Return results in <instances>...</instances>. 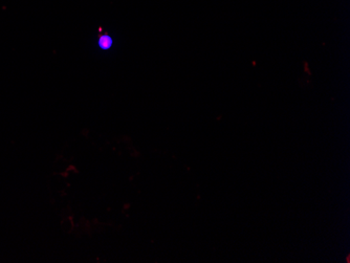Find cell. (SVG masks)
Instances as JSON below:
<instances>
[{
  "mask_svg": "<svg viewBox=\"0 0 350 263\" xmlns=\"http://www.w3.org/2000/svg\"><path fill=\"white\" fill-rule=\"evenodd\" d=\"M111 44H113V40H111L110 37L104 36L100 39V46H101V48L109 49Z\"/></svg>",
  "mask_w": 350,
  "mask_h": 263,
  "instance_id": "6da1fadb",
  "label": "cell"
}]
</instances>
